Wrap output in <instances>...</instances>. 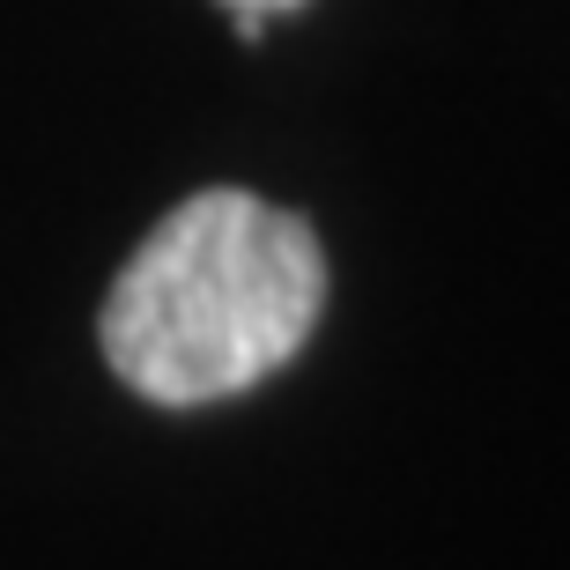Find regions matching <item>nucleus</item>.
<instances>
[{
    "mask_svg": "<svg viewBox=\"0 0 570 570\" xmlns=\"http://www.w3.org/2000/svg\"><path fill=\"white\" fill-rule=\"evenodd\" d=\"M326 312V245L296 208L208 186L141 237L119 267L97 341L119 385L156 407L253 393L312 341Z\"/></svg>",
    "mask_w": 570,
    "mask_h": 570,
    "instance_id": "obj_1",
    "label": "nucleus"
},
{
    "mask_svg": "<svg viewBox=\"0 0 570 570\" xmlns=\"http://www.w3.org/2000/svg\"><path fill=\"white\" fill-rule=\"evenodd\" d=\"M223 8H230V16H289V8H304V0H223Z\"/></svg>",
    "mask_w": 570,
    "mask_h": 570,
    "instance_id": "obj_2",
    "label": "nucleus"
}]
</instances>
